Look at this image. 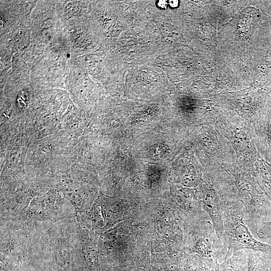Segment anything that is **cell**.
Returning a JSON list of instances; mask_svg holds the SVG:
<instances>
[{
    "instance_id": "7",
    "label": "cell",
    "mask_w": 271,
    "mask_h": 271,
    "mask_svg": "<svg viewBox=\"0 0 271 271\" xmlns=\"http://www.w3.org/2000/svg\"><path fill=\"white\" fill-rule=\"evenodd\" d=\"M242 251H236L232 256L218 264L216 261L215 271H239L245 260Z\"/></svg>"
},
{
    "instance_id": "10",
    "label": "cell",
    "mask_w": 271,
    "mask_h": 271,
    "mask_svg": "<svg viewBox=\"0 0 271 271\" xmlns=\"http://www.w3.org/2000/svg\"><path fill=\"white\" fill-rule=\"evenodd\" d=\"M166 1H159L158 2V5L159 7L162 9H165L167 6V3Z\"/></svg>"
},
{
    "instance_id": "3",
    "label": "cell",
    "mask_w": 271,
    "mask_h": 271,
    "mask_svg": "<svg viewBox=\"0 0 271 271\" xmlns=\"http://www.w3.org/2000/svg\"><path fill=\"white\" fill-rule=\"evenodd\" d=\"M238 196L253 207L258 218L271 216V201L258 185L254 175L239 168L230 174Z\"/></svg>"
},
{
    "instance_id": "8",
    "label": "cell",
    "mask_w": 271,
    "mask_h": 271,
    "mask_svg": "<svg viewBox=\"0 0 271 271\" xmlns=\"http://www.w3.org/2000/svg\"><path fill=\"white\" fill-rule=\"evenodd\" d=\"M248 253L247 271H271V258L260 256L258 253Z\"/></svg>"
},
{
    "instance_id": "4",
    "label": "cell",
    "mask_w": 271,
    "mask_h": 271,
    "mask_svg": "<svg viewBox=\"0 0 271 271\" xmlns=\"http://www.w3.org/2000/svg\"><path fill=\"white\" fill-rule=\"evenodd\" d=\"M243 249H251L271 257V245L257 240L240 220L233 226L229 234L228 249L225 259Z\"/></svg>"
},
{
    "instance_id": "6",
    "label": "cell",
    "mask_w": 271,
    "mask_h": 271,
    "mask_svg": "<svg viewBox=\"0 0 271 271\" xmlns=\"http://www.w3.org/2000/svg\"><path fill=\"white\" fill-rule=\"evenodd\" d=\"M254 173L258 185L271 201V164L259 156L254 164Z\"/></svg>"
},
{
    "instance_id": "11",
    "label": "cell",
    "mask_w": 271,
    "mask_h": 271,
    "mask_svg": "<svg viewBox=\"0 0 271 271\" xmlns=\"http://www.w3.org/2000/svg\"><path fill=\"white\" fill-rule=\"evenodd\" d=\"M178 1H170L169 5L172 7H175L178 6Z\"/></svg>"
},
{
    "instance_id": "1",
    "label": "cell",
    "mask_w": 271,
    "mask_h": 271,
    "mask_svg": "<svg viewBox=\"0 0 271 271\" xmlns=\"http://www.w3.org/2000/svg\"><path fill=\"white\" fill-rule=\"evenodd\" d=\"M195 148L203 172L233 173L238 168L235 153L229 141L214 124L199 125Z\"/></svg>"
},
{
    "instance_id": "2",
    "label": "cell",
    "mask_w": 271,
    "mask_h": 271,
    "mask_svg": "<svg viewBox=\"0 0 271 271\" xmlns=\"http://www.w3.org/2000/svg\"><path fill=\"white\" fill-rule=\"evenodd\" d=\"M230 142L239 169L254 175V166L259 155L253 140L252 125L234 113L219 114L214 124Z\"/></svg>"
},
{
    "instance_id": "5",
    "label": "cell",
    "mask_w": 271,
    "mask_h": 271,
    "mask_svg": "<svg viewBox=\"0 0 271 271\" xmlns=\"http://www.w3.org/2000/svg\"><path fill=\"white\" fill-rule=\"evenodd\" d=\"M252 127L254 142L258 154L271 164V99L266 103L263 111Z\"/></svg>"
},
{
    "instance_id": "9",
    "label": "cell",
    "mask_w": 271,
    "mask_h": 271,
    "mask_svg": "<svg viewBox=\"0 0 271 271\" xmlns=\"http://www.w3.org/2000/svg\"><path fill=\"white\" fill-rule=\"evenodd\" d=\"M262 225L258 231L260 238H271V220L262 223Z\"/></svg>"
}]
</instances>
